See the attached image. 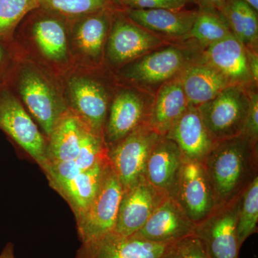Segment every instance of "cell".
Wrapping results in <instances>:
<instances>
[{
	"label": "cell",
	"mask_w": 258,
	"mask_h": 258,
	"mask_svg": "<svg viewBox=\"0 0 258 258\" xmlns=\"http://www.w3.org/2000/svg\"><path fill=\"white\" fill-rule=\"evenodd\" d=\"M203 164L220 206L240 195L257 175V143L244 134L215 142Z\"/></svg>",
	"instance_id": "obj_1"
},
{
	"label": "cell",
	"mask_w": 258,
	"mask_h": 258,
	"mask_svg": "<svg viewBox=\"0 0 258 258\" xmlns=\"http://www.w3.org/2000/svg\"><path fill=\"white\" fill-rule=\"evenodd\" d=\"M203 52L204 49L190 39L170 42L125 64L118 70L117 76L127 86L154 96L161 86L203 60Z\"/></svg>",
	"instance_id": "obj_2"
},
{
	"label": "cell",
	"mask_w": 258,
	"mask_h": 258,
	"mask_svg": "<svg viewBox=\"0 0 258 258\" xmlns=\"http://www.w3.org/2000/svg\"><path fill=\"white\" fill-rule=\"evenodd\" d=\"M15 86L21 103L49 138L59 120L70 111L63 89L55 75L32 59L20 61Z\"/></svg>",
	"instance_id": "obj_3"
},
{
	"label": "cell",
	"mask_w": 258,
	"mask_h": 258,
	"mask_svg": "<svg viewBox=\"0 0 258 258\" xmlns=\"http://www.w3.org/2000/svg\"><path fill=\"white\" fill-rule=\"evenodd\" d=\"M64 75V96L70 110L91 133L103 139V128L111 103V86L96 69L76 67Z\"/></svg>",
	"instance_id": "obj_4"
},
{
	"label": "cell",
	"mask_w": 258,
	"mask_h": 258,
	"mask_svg": "<svg viewBox=\"0 0 258 258\" xmlns=\"http://www.w3.org/2000/svg\"><path fill=\"white\" fill-rule=\"evenodd\" d=\"M45 11L34 17L29 24L25 31L26 42L42 66L56 76H64L74 66L71 28L63 17Z\"/></svg>",
	"instance_id": "obj_5"
},
{
	"label": "cell",
	"mask_w": 258,
	"mask_h": 258,
	"mask_svg": "<svg viewBox=\"0 0 258 258\" xmlns=\"http://www.w3.org/2000/svg\"><path fill=\"white\" fill-rule=\"evenodd\" d=\"M249 91L243 86L231 85L213 99L198 107L204 124L214 142L243 134L250 101Z\"/></svg>",
	"instance_id": "obj_6"
},
{
	"label": "cell",
	"mask_w": 258,
	"mask_h": 258,
	"mask_svg": "<svg viewBox=\"0 0 258 258\" xmlns=\"http://www.w3.org/2000/svg\"><path fill=\"white\" fill-rule=\"evenodd\" d=\"M161 137L149 125L144 124L108 148V160L123 191L146 181L148 159Z\"/></svg>",
	"instance_id": "obj_7"
},
{
	"label": "cell",
	"mask_w": 258,
	"mask_h": 258,
	"mask_svg": "<svg viewBox=\"0 0 258 258\" xmlns=\"http://www.w3.org/2000/svg\"><path fill=\"white\" fill-rule=\"evenodd\" d=\"M132 22L123 12H115L105 49V62L118 71L152 50L170 43Z\"/></svg>",
	"instance_id": "obj_8"
},
{
	"label": "cell",
	"mask_w": 258,
	"mask_h": 258,
	"mask_svg": "<svg viewBox=\"0 0 258 258\" xmlns=\"http://www.w3.org/2000/svg\"><path fill=\"white\" fill-rule=\"evenodd\" d=\"M115 91L103 128V140L108 148L141 125L147 124L154 96L143 90L128 86Z\"/></svg>",
	"instance_id": "obj_9"
},
{
	"label": "cell",
	"mask_w": 258,
	"mask_h": 258,
	"mask_svg": "<svg viewBox=\"0 0 258 258\" xmlns=\"http://www.w3.org/2000/svg\"><path fill=\"white\" fill-rule=\"evenodd\" d=\"M116 11L103 10L75 19L71 28V45L76 67L102 69L107 38Z\"/></svg>",
	"instance_id": "obj_10"
},
{
	"label": "cell",
	"mask_w": 258,
	"mask_h": 258,
	"mask_svg": "<svg viewBox=\"0 0 258 258\" xmlns=\"http://www.w3.org/2000/svg\"><path fill=\"white\" fill-rule=\"evenodd\" d=\"M0 128L45 171L48 165L47 139L19 98L8 91L0 94Z\"/></svg>",
	"instance_id": "obj_11"
},
{
	"label": "cell",
	"mask_w": 258,
	"mask_h": 258,
	"mask_svg": "<svg viewBox=\"0 0 258 258\" xmlns=\"http://www.w3.org/2000/svg\"><path fill=\"white\" fill-rule=\"evenodd\" d=\"M123 194L119 179L108 163L91 206L76 221L78 234L82 243L114 230Z\"/></svg>",
	"instance_id": "obj_12"
},
{
	"label": "cell",
	"mask_w": 258,
	"mask_h": 258,
	"mask_svg": "<svg viewBox=\"0 0 258 258\" xmlns=\"http://www.w3.org/2000/svg\"><path fill=\"white\" fill-rule=\"evenodd\" d=\"M242 194L195 225L194 235L203 242L212 258H239L237 224Z\"/></svg>",
	"instance_id": "obj_13"
},
{
	"label": "cell",
	"mask_w": 258,
	"mask_h": 258,
	"mask_svg": "<svg viewBox=\"0 0 258 258\" xmlns=\"http://www.w3.org/2000/svg\"><path fill=\"white\" fill-rule=\"evenodd\" d=\"M174 198L195 225L217 208L203 163L184 161Z\"/></svg>",
	"instance_id": "obj_14"
},
{
	"label": "cell",
	"mask_w": 258,
	"mask_h": 258,
	"mask_svg": "<svg viewBox=\"0 0 258 258\" xmlns=\"http://www.w3.org/2000/svg\"><path fill=\"white\" fill-rule=\"evenodd\" d=\"M195 224L175 198L166 197L153 212L136 237L160 244H170L194 235Z\"/></svg>",
	"instance_id": "obj_15"
},
{
	"label": "cell",
	"mask_w": 258,
	"mask_h": 258,
	"mask_svg": "<svg viewBox=\"0 0 258 258\" xmlns=\"http://www.w3.org/2000/svg\"><path fill=\"white\" fill-rule=\"evenodd\" d=\"M167 244L156 243L134 235L125 237L112 231L83 242L75 258H160Z\"/></svg>",
	"instance_id": "obj_16"
},
{
	"label": "cell",
	"mask_w": 258,
	"mask_h": 258,
	"mask_svg": "<svg viewBox=\"0 0 258 258\" xmlns=\"http://www.w3.org/2000/svg\"><path fill=\"white\" fill-rule=\"evenodd\" d=\"M132 22L169 42L188 40L198 11L171 9L123 10Z\"/></svg>",
	"instance_id": "obj_17"
},
{
	"label": "cell",
	"mask_w": 258,
	"mask_h": 258,
	"mask_svg": "<svg viewBox=\"0 0 258 258\" xmlns=\"http://www.w3.org/2000/svg\"><path fill=\"white\" fill-rule=\"evenodd\" d=\"M203 60L220 71L231 84L248 89L257 87L251 73L248 50L233 35L205 48Z\"/></svg>",
	"instance_id": "obj_18"
},
{
	"label": "cell",
	"mask_w": 258,
	"mask_h": 258,
	"mask_svg": "<svg viewBox=\"0 0 258 258\" xmlns=\"http://www.w3.org/2000/svg\"><path fill=\"white\" fill-rule=\"evenodd\" d=\"M165 198L147 181L123 191L113 232L125 237L134 235Z\"/></svg>",
	"instance_id": "obj_19"
},
{
	"label": "cell",
	"mask_w": 258,
	"mask_h": 258,
	"mask_svg": "<svg viewBox=\"0 0 258 258\" xmlns=\"http://www.w3.org/2000/svg\"><path fill=\"white\" fill-rule=\"evenodd\" d=\"M184 162L177 145L161 137L148 159L146 181L165 196L174 198Z\"/></svg>",
	"instance_id": "obj_20"
},
{
	"label": "cell",
	"mask_w": 258,
	"mask_h": 258,
	"mask_svg": "<svg viewBox=\"0 0 258 258\" xmlns=\"http://www.w3.org/2000/svg\"><path fill=\"white\" fill-rule=\"evenodd\" d=\"M179 147L184 161H205L215 142L202 120L198 107L187 109L165 136Z\"/></svg>",
	"instance_id": "obj_21"
},
{
	"label": "cell",
	"mask_w": 258,
	"mask_h": 258,
	"mask_svg": "<svg viewBox=\"0 0 258 258\" xmlns=\"http://www.w3.org/2000/svg\"><path fill=\"white\" fill-rule=\"evenodd\" d=\"M109 161L108 158L71 179L51 185L69 204L76 221L85 215L94 200Z\"/></svg>",
	"instance_id": "obj_22"
},
{
	"label": "cell",
	"mask_w": 258,
	"mask_h": 258,
	"mask_svg": "<svg viewBox=\"0 0 258 258\" xmlns=\"http://www.w3.org/2000/svg\"><path fill=\"white\" fill-rule=\"evenodd\" d=\"M179 77L161 86L154 94L147 125L161 137H165L189 105Z\"/></svg>",
	"instance_id": "obj_23"
},
{
	"label": "cell",
	"mask_w": 258,
	"mask_h": 258,
	"mask_svg": "<svg viewBox=\"0 0 258 258\" xmlns=\"http://www.w3.org/2000/svg\"><path fill=\"white\" fill-rule=\"evenodd\" d=\"M179 78L189 104L195 107L213 99L232 85L220 71L204 60L190 66Z\"/></svg>",
	"instance_id": "obj_24"
},
{
	"label": "cell",
	"mask_w": 258,
	"mask_h": 258,
	"mask_svg": "<svg viewBox=\"0 0 258 258\" xmlns=\"http://www.w3.org/2000/svg\"><path fill=\"white\" fill-rule=\"evenodd\" d=\"M88 131L79 117L70 110L59 120L47 139L48 164L75 160Z\"/></svg>",
	"instance_id": "obj_25"
},
{
	"label": "cell",
	"mask_w": 258,
	"mask_h": 258,
	"mask_svg": "<svg viewBox=\"0 0 258 258\" xmlns=\"http://www.w3.org/2000/svg\"><path fill=\"white\" fill-rule=\"evenodd\" d=\"M222 14L232 35L247 50L257 52V11L244 0H226Z\"/></svg>",
	"instance_id": "obj_26"
},
{
	"label": "cell",
	"mask_w": 258,
	"mask_h": 258,
	"mask_svg": "<svg viewBox=\"0 0 258 258\" xmlns=\"http://www.w3.org/2000/svg\"><path fill=\"white\" fill-rule=\"evenodd\" d=\"M198 15L189 32L188 40L205 48L232 35L230 26L221 13L211 10H198Z\"/></svg>",
	"instance_id": "obj_27"
},
{
	"label": "cell",
	"mask_w": 258,
	"mask_h": 258,
	"mask_svg": "<svg viewBox=\"0 0 258 258\" xmlns=\"http://www.w3.org/2000/svg\"><path fill=\"white\" fill-rule=\"evenodd\" d=\"M258 222V175L244 190L241 197L237 235L242 246L244 241L257 232Z\"/></svg>",
	"instance_id": "obj_28"
},
{
	"label": "cell",
	"mask_w": 258,
	"mask_h": 258,
	"mask_svg": "<svg viewBox=\"0 0 258 258\" xmlns=\"http://www.w3.org/2000/svg\"><path fill=\"white\" fill-rule=\"evenodd\" d=\"M40 7L63 18L72 19L113 9L111 0H40Z\"/></svg>",
	"instance_id": "obj_29"
},
{
	"label": "cell",
	"mask_w": 258,
	"mask_h": 258,
	"mask_svg": "<svg viewBox=\"0 0 258 258\" xmlns=\"http://www.w3.org/2000/svg\"><path fill=\"white\" fill-rule=\"evenodd\" d=\"M40 8V0H0V37L8 36L30 12Z\"/></svg>",
	"instance_id": "obj_30"
},
{
	"label": "cell",
	"mask_w": 258,
	"mask_h": 258,
	"mask_svg": "<svg viewBox=\"0 0 258 258\" xmlns=\"http://www.w3.org/2000/svg\"><path fill=\"white\" fill-rule=\"evenodd\" d=\"M160 258H212L205 244L195 235L168 244Z\"/></svg>",
	"instance_id": "obj_31"
},
{
	"label": "cell",
	"mask_w": 258,
	"mask_h": 258,
	"mask_svg": "<svg viewBox=\"0 0 258 258\" xmlns=\"http://www.w3.org/2000/svg\"><path fill=\"white\" fill-rule=\"evenodd\" d=\"M130 9L182 10L189 0H119Z\"/></svg>",
	"instance_id": "obj_32"
},
{
	"label": "cell",
	"mask_w": 258,
	"mask_h": 258,
	"mask_svg": "<svg viewBox=\"0 0 258 258\" xmlns=\"http://www.w3.org/2000/svg\"><path fill=\"white\" fill-rule=\"evenodd\" d=\"M249 106L244 125V135L252 142L257 143L258 140V95L255 88L249 91Z\"/></svg>",
	"instance_id": "obj_33"
},
{
	"label": "cell",
	"mask_w": 258,
	"mask_h": 258,
	"mask_svg": "<svg viewBox=\"0 0 258 258\" xmlns=\"http://www.w3.org/2000/svg\"><path fill=\"white\" fill-rule=\"evenodd\" d=\"M195 3L200 10H211L222 13L226 0H189Z\"/></svg>",
	"instance_id": "obj_34"
},
{
	"label": "cell",
	"mask_w": 258,
	"mask_h": 258,
	"mask_svg": "<svg viewBox=\"0 0 258 258\" xmlns=\"http://www.w3.org/2000/svg\"><path fill=\"white\" fill-rule=\"evenodd\" d=\"M14 250V244L12 242H8L3 250L2 251L1 254H0V258H16L15 256Z\"/></svg>",
	"instance_id": "obj_35"
},
{
	"label": "cell",
	"mask_w": 258,
	"mask_h": 258,
	"mask_svg": "<svg viewBox=\"0 0 258 258\" xmlns=\"http://www.w3.org/2000/svg\"><path fill=\"white\" fill-rule=\"evenodd\" d=\"M244 1L247 2V3H249L252 8H254L255 10H258V0H244Z\"/></svg>",
	"instance_id": "obj_36"
},
{
	"label": "cell",
	"mask_w": 258,
	"mask_h": 258,
	"mask_svg": "<svg viewBox=\"0 0 258 258\" xmlns=\"http://www.w3.org/2000/svg\"><path fill=\"white\" fill-rule=\"evenodd\" d=\"M4 50H3V47L0 46V64L3 62V59H4Z\"/></svg>",
	"instance_id": "obj_37"
}]
</instances>
